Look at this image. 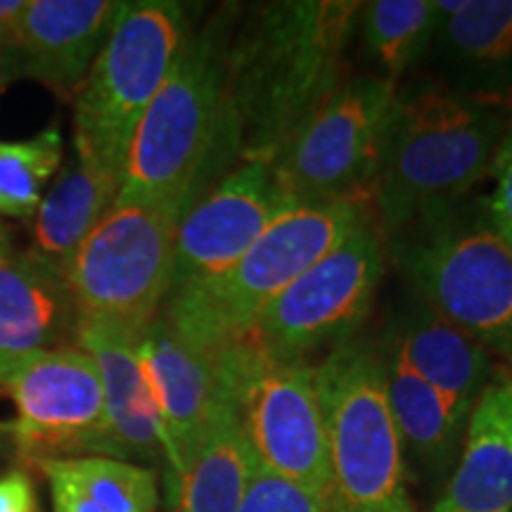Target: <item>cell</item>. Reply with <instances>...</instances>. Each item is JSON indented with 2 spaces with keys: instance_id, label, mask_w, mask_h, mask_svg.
<instances>
[{
  "instance_id": "484cf974",
  "label": "cell",
  "mask_w": 512,
  "mask_h": 512,
  "mask_svg": "<svg viewBox=\"0 0 512 512\" xmlns=\"http://www.w3.org/2000/svg\"><path fill=\"white\" fill-rule=\"evenodd\" d=\"M62 164V133L50 126L29 140H0V214L31 219Z\"/></svg>"
},
{
  "instance_id": "4316f807",
  "label": "cell",
  "mask_w": 512,
  "mask_h": 512,
  "mask_svg": "<svg viewBox=\"0 0 512 512\" xmlns=\"http://www.w3.org/2000/svg\"><path fill=\"white\" fill-rule=\"evenodd\" d=\"M238 512H332V505L328 494L268 472H256Z\"/></svg>"
},
{
  "instance_id": "83f0119b",
  "label": "cell",
  "mask_w": 512,
  "mask_h": 512,
  "mask_svg": "<svg viewBox=\"0 0 512 512\" xmlns=\"http://www.w3.org/2000/svg\"><path fill=\"white\" fill-rule=\"evenodd\" d=\"M491 190L479 197V207L498 233L512 245V119L491 164Z\"/></svg>"
},
{
  "instance_id": "5b68a950",
  "label": "cell",
  "mask_w": 512,
  "mask_h": 512,
  "mask_svg": "<svg viewBox=\"0 0 512 512\" xmlns=\"http://www.w3.org/2000/svg\"><path fill=\"white\" fill-rule=\"evenodd\" d=\"M370 214L366 202L292 204L233 266L171 292L159 313L178 335L216 354L249 337L261 313Z\"/></svg>"
},
{
  "instance_id": "9a60e30c",
  "label": "cell",
  "mask_w": 512,
  "mask_h": 512,
  "mask_svg": "<svg viewBox=\"0 0 512 512\" xmlns=\"http://www.w3.org/2000/svg\"><path fill=\"white\" fill-rule=\"evenodd\" d=\"M119 10L117 0H27L5 60L12 57L19 74L74 100L105 48Z\"/></svg>"
},
{
  "instance_id": "8992f818",
  "label": "cell",
  "mask_w": 512,
  "mask_h": 512,
  "mask_svg": "<svg viewBox=\"0 0 512 512\" xmlns=\"http://www.w3.org/2000/svg\"><path fill=\"white\" fill-rule=\"evenodd\" d=\"M188 207L183 197L119 192L62 268L79 323L140 335L157 318L171 292L176 233Z\"/></svg>"
},
{
  "instance_id": "ffe728a7",
  "label": "cell",
  "mask_w": 512,
  "mask_h": 512,
  "mask_svg": "<svg viewBox=\"0 0 512 512\" xmlns=\"http://www.w3.org/2000/svg\"><path fill=\"white\" fill-rule=\"evenodd\" d=\"M384 344L467 418L501 363L477 339L422 304L396 320Z\"/></svg>"
},
{
  "instance_id": "ac0fdd59",
  "label": "cell",
  "mask_w": 512,
  "mask_h": 512,
  "mask_svg": "<svg viewBox=\"0 0 512 512\" xmlns=\"http://www.w3.org/2000/svg\"><path fill=\"white\" fill-rule=\"evenodd\" d=\"M76 328L60 271L29 254L0 261V384L29 358L76 344Z\"/></svg>"
},
{
  "instance_id": "cb8c5ba5",
  "label": "cell",
  "mask_w": 512,
  "mask_h": 512,
  "mask_svg": "<svg viewBox=\"0 0 512 512\" xmlns=\"http://www.w3.org/2000/svg\"><path fill=\"white\" fill-rule=\"evenodd\" d=\"M38 467L55 512H155L159 505L155 467L110 456L55 458Z\"/></svg>"
},
{
  "instance_id": "603a6c76",
  "label": "cell",
  "mask_w": 512,
  "mask_h": 512,
  "mask_svg": "<svg viewBox=\"0 0 512 512\" xmlns=\"http://www.w3.org/2000/svg\"><path fill=\"white\" fill-rule=\"evenodd\" d=\"M256 472L238 415L219 392L207 432L171 498L174 512H238Z\"/></svg>"
},
{
  "instance_id": "277c9868",
  "label": "cell",
  "mask_w": 512,
  "mask_h": 512,
  "mask_svg": "<svg viewBox=\"0 0 512 512\" xmlns=\"http://www.w3.org/2000/svg\"><path fill=\"white\" fill-rule=\"evenodd\" d=\"M384 249L422 306L512 366V245L479 202L427 211L387 235Z\"/></svg>"
},
{
  "instance_id": "3957f363",
  "label": "cell",
  "mask_w": 512,
  "mask_h": 512,
  "mask_svg": "<svg viewBox=\"0 0 512 512\" xmlns=\"http://www.w3.org/2000/svg\"><path fill=\"white\" fill-rule=\"evenodd\" d=\"M240 5L192 27L133 136L121 195L192 204L240 162L230 117L228 48Z\"/></svg>"
},
{
  "instance_id": "30bf717a",
  "label": "cell",
  "mask_w": 512,
  "mask_h": 512,
  "mask_svg": "<svg viewBox=\"0 0 512 512\" xmlns=\"http://www.w3.org/2000/svg\"><path fill=\"white\" fill-rule=\"evenodd\" d=\"M399 83L351 76L287 136L271 159L290 204H370Z\"/></svg>"
},
{
  "instance_id": "e0dca14e",
  "label": "cell",
  "mask_w": 512,
  "mask_h": 512,
  "mask_svg": "<svg viewBox=\"0 0 512 512\" xmlns=\"http://www.w3.org/2000/svg\"><path fill=\"white\" fill-rule=\"evenodd\" d=\"M432 512H512V366L498 363L479 394Z\"/></svg>"
},
{
  "instance_id": "9c48e42d",
  "label": "cell",
  "mask_w": 512,
  "mask_h": 512,
  "mask_svg": "<svg viewBox=\"0 0 512 512\" xmlns=\"http://www.w3.org/2000/svg\"><path fill=\"white\" fill-rule=\"evenodd\" d=\"M216 377L238 415L256 470L330 496L316 361L278 358L245 337L216 351Z\"/></svg>"
},
{
  "instance_id": "4fadbf2b",
  "label": "cell",
  "mask_w": 512,
  "mask_h": 512,
  "mask_svg": "<svg viewBox=\"0 0 512 512\" xmlns=\"http://www.w3.org/2000/svg\"><path fill=\"white\" fill-rule=\"evenodd\" d=\"M287 207L292 204L273 162L235 164L190 204L178 223L171 292L200 285L233 266Z\"/></svg>"
},
{
  "instance_id": "2e32d148",
  "label": "cell",
  "mask_w": 512,
  "mask_h": 512,
  "mask_svg": "<svg viewBox=\"0 0 512 512\" xmlns=\"http://www.w3.org/2000/svg\"><path fill=\"white\" fill-rule=\"evenodd\" d=\"M430 57L441 86L512 102V0H434Z\"/></svg>"
},
{
  "instance_id": "d4e9b609",
  "label": "cell",
  "mask_w": 512,
  "mask_h": 512,
  "mask_svg": "<svg viewBox=\"0 0 512 512\" xmlns=\"http://www.w3.org/2000/svg\"><path fill=\"white\" fill-rule=\"evenodd\" d=\"M439 12L434 0H370L361 3L356 34L380 79L399 83L430 53Z\"/></svg>"
},
{
  "instance_id": "6da1fadb",
  "label": "cell",
  "mask_w": 512,
  "mask_h": 512,
  "mask_svg": "<svg viewBox=\"0 0 512 512\" xmlns=\"http://www.w3.org/2000/svg\"><path fill=\"white\" fill-rule=\"evenodd\" d=\"M356 0H273L238 12L228 48L230 117L240 162L280 145L347 81Z\"/></svg>"
},
{
  "instance_id": "52a82bcc",
  "label": "cell",
  "mask_w": 512,
  "mask_h": 512,
  "mask_svg": "<svg viewBox=\"0 0 512 512\" xmlns=\"http://www.w3.org/2000/svg\"><path fill=\"white\" fill-rule=\"evenodd\" d=\"M192 29L176 0H126L74 95V159L121 178L133 136Z\"/></svg>"
},
{
  "instance_id": "8fae6325",
  "label": "cell",
  "mask_w": 512,
  "mask_h": 512,
  "mask_svg": "<svg viewBox=\"0 0 512 512\" xmlns=\"http://www.w3.org/2000/svg\"><path fill=\"white\" fill-rule=\"evenodd\" d=\"M384 268L387 249L370 214L261 313L249 337L278 358L328 356L358 337L373 311Z\"/></svg>"
},
{
  "instance_id": "5bb4252c",
  "label": "cell",
  "mask_w": 512,
  "mask_h": 512,
  "mask_svg": "<svg viewBox=\"0 0 512 512\" xmlns=\"http://www.w3.org/2000/svg\"><path fill=\"white\" fill-rule=\"evenodd\" d=\"M138 356L162 418L166 494L171 501L219 403L216 354L195 347L157 313L138 335Z\"/></svg>"
},
{
  "instance_id": "d6a6232c",
  "label": "cell",
  "mask_w": 512,
  "mask_h": 512,
  "mask_svg": "<svg viewBox=\"0 0 512 512\" xmlns=\"http://www.w3.org/2000/svg\"><path fill=\"white\" fill-rule=\"evenodd\" d=\"M8 48H10V38L0 34V53H5V50H8Z\"/></svg>"
},
{
  "instance_id": "ba28073f",
  "label": "cell",
  "mask_w": 512,
  "mask_h": 512,
  "mask_svg": "<svg viewBox=\"0 0 512 512\" xmlns=\"http://www.w3.org/2000/svg\"><path fill=\"white\" fill-rule=\"evenodd\" d=\"M332 512H418L384 396L380 347L356 337L316 361Z\"/></svg>"
},
{
  "instance_id": "d6986e66",
  "label": "cell",
  "mask_w": 512,
  "mask_h": 512,
  "mask_svg": "<svg viewBox=\"0 0 512 512\" xmlns=\"http://www.w3.org/2000/svg\"><path fill=\"white\" fill-rule=\"evenodd\" d=\"M76 344L98 368L114 456L145 467L164 463L162 418L140 363L138 335L79 323Z\"/></svg>"
},
{
  "instance_id": "7a4b0ae2",
  "label": "cell",
  "mask_w": 512,
  "mask_h": 512,
  "mask_svg": "<svg viewBox=\"0 0 512 512\" xmlns=\"http://www.w3.org/2000/svg\"><path fill=\"white\" fill-rule=\"evenodd\" d=\"M512 102L472 98L441 83L399 86L370 211L382 238L489 181Z\"/></svg>"
},
{
  "instance_id": "4dcf8cb0",
  "label": "cell",
  "mask_w": 512,
  "mask_h": 512,
  "mask_svg": "<svg viewBox=\"0 0 512 512\" xmlns=\"http://www.w3.org/2000/svg\"><path fill=\"white\" fill-rule=\"evenodd\" d=\"M12 256V245H10V233L8 228L3 226V221H0V261L8 259Z\"/></svg>"
},
{
  "instance_id": "1f68e13d",
  "label": "cell",
  "mask_w": 512,
  "mask_h": 512,
  "mask_svg": "<svg viewBox=\"0 0 512 512\" xmlns=\"http://www.w3.org/2000/svg\"><path fill=\"white\" fill-rule=\"evenodd\" d=\"M5 53H0V91H3V83H5Z\"/></svg>"
},
{
  "instance_id": "f1b7e54d",
  "label": "cell",
  "mask_w": 512,
  "mask_h": 512,
  "mask_svg": "<svg viewBox=\"0 0 512 512\" xmlns=\"http://www.w3.org/2000/svg\"><path fill=\"white\" fill-rule=\"evenodd\" d=\"M0 512H41L36 484L24 467L0 475Z\"/></svg>"
},
{
  "instance_id": "7402d4cb",
  "label": "cell",
  "mask_w": 512,
  "mask_h": 512,
  "mask_svg": "<svg viewBox=\"0 0 512 512\" xmlns=\"http://www.w3.org/2000/svg\"><path fill=\"white\" fill-rule=\"evenodd\" d=\"M119 190L121 178L74 159L38 204L27 254L62 273L69 256L117 200Z\"/></svg>"
},
{
  "instance_id": "f546056e",
  "label": "cell",
  "mask_w": 512,
  "mask_h": 512,
  "mask_svg": "<svg viewBox=\"0 0 512 512\" xmlns=\"http://www.w3.org/2000/svg\"><path fill=\"white\" fill-rule=\"evenodd\" d=\"M24 8H27V0H0V34L12 38Z\"/></svg>"
},
{
  "instance_id": "44dd1931",
  "label": "cell",
  "mask_w": 512,
  "mask_h": 512,
  "mask_svg": "<svg viewBox=\"0 0 512 512\" xmlns=\"http://www.w3.org/2000/svg\"><path fill=\"white\" fill-rule=\"evenodd\" d=\"M384 396L399 437L403 460L425 477L448 479L458 463L467 415L413 373L387 344L380 342Z\"/></svg>"
},
{
  "instance_id": "7c38bea8",
  "label": "cell",
  "mask_w": 512,
  "mask_h": 512,
  "mask_svg": "<svg viewBox=\"0 0 512 512\" xmlns=\"http://www.w3.org/2000/svg\"><path fill=\"white\" fill-rule=\"evenodd\" d=\"M0 389L15 403L10 434L27 465L79 456L117 458L98 368L79 344L29 358Z\"/></svg>"
}]
</instances>
